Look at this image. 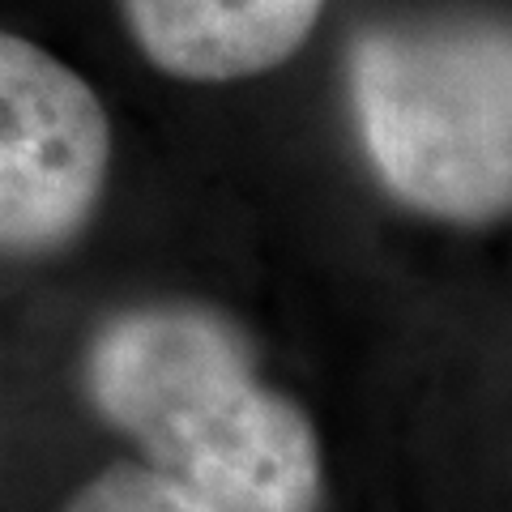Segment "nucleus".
Masks as SVG:
<instances>
[{
	"mask_svg": "<svg viewBox=\"0 0 512 512\" xmlns=\"http://www.w3.org/2000/svg\"><path fill=\"white\" fill-rule=\"evenodd\" d=\"M107 158L111 128L94 90L0 30V248L35 252L82 231Z\"/></svg>",
	"mask_w": 512,
	"mask_h": 512,
	"instance_id": "obj_3",
	"label": "nucleus"
},
{
	"mask_svg": "<svg viewBox=\"0 0 512 512\" xmlns=\"http://www.w3.org/2000/svg\"><path fill=\"white\" fill-rule=\"evenodd\" d=\"M350 99L380 180L406 205L448 222L512 210V18L367 30Z\"/></svg>",
	"mask_w": 512,
	"mask_h": 512,
	"instance_id": "obj_2",
	"label": "nucleus"
},
{
	"mask_svg": "<svg viewBox=\"0 0 512 512\" xmlns=\"http://www.w3.org/2000/svg\"><path fill=\"white\" fill-rule=\"evenodd\" d=\"M90 397L214 512H316L312 423L265 389L239 333L197 308L116 316L90 350Z\"/></svg>",
	"mask_w": 512,
	"mask_h": 512,
	"instance_id": "obj_1",
	"label": "nucleus"
},
{
	"mask_svg": "<svg viewBox=\"0 0 512 512\" xmlns=\"http://www.w3.org/2000/svg\"><path fill=\"white\" fill-rule=\"evenodd\" d=\"M69 512H214L175 478L154 466H120L77 495Z\"/></svg>",
	"mask_w": 512,
	"mask_h": 512,
	"instance_id": "obj_5",
	"label": "nucleus"
},
{
	"mask_svg": "<svg viewBox=\"0 0 512 512\" xmlns=\"http://www.w3.org/2000/svg\"><path fill=\"white\" fill-rule=\"evenodd\" d=\"M325 0H124L137 47L184 82H235L295 56Z\"/></svg>",
	"mask_w": 512,
	"mask_h": 512,
	"instance_id": "obj_4",
	"label": "nucleus"
}]
</instances>
